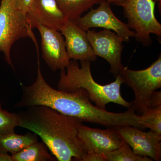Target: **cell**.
<instances>
[{
	"label": "cell",
	"mask_w": 161,
	"mask_h": 161,
	"mask_svg": "<svg viewBox=\"0 0 161 161\" xmlns=\"http://www.w3.org/2000/svg\"><path fill=\"white\" fill-rule=\"evenodd\" d=\"M155 3H158V8L160 13H161V0H153Z\"/></svg>",
	"instance_id": "d4e9b609"
},
{
	"label": "cell",
	"mask_w": 161,
	"mask_h": 161,
	"mask_svg": "<svg viewBox=\"0 0 161 161\" xmlns=\"http://www.w3.org/2000/svg\"><path fill=\"white\" fill-rule=\"evenodd\" d=\"M107 2L110 4H113L114 5L120 6L124 4L127 0H106Z\"/></svg>",
	"instance_id": "cb8c5ba5"
},
{
	"label": "cell",
	"mask_w": 161,
	"mask_h": 161,
	"mask_svg": "<svg viewBox=\"0 0 161 161\" xmlns=\"http://www.w3.org/2000/svg\"><path fill=\"white\" fill-rule=\"evenodd\" d=\"M119 74L124 83L133 90L135 98L132 108L141 115L149 108L150 97L153 92L161 88V55L146 69L133 70L125 67Z\"/></svg>",
	"instance_id": "5b68a950"
},
{
	"label": "cell",
	"mask_w": 161,
	"mask_h": 161,
	"mask_svg": "<svg viewBox=\"0 0 161 161\" xmlns=\"http://www.w3.org/2000/svg\"><path fill=\"white\" fill-rule=\"evenodd\" d=\"M27 16L17 8L15 0H1L0 4V52L14 69L10 52L14 43L21 38H30L37 46L36 40Z\"/></svg>",
	"instance_id": "277c9868"
},
{
	"label": "cell",
	"mask_w": 161,
	"mask_h": 161,
	"mask_svg": "<svg viewBox=\"0 0 161 161\" xmlns=\"http://www.w3.org/2000/svg\"><path fill=\"white\" fill-rule=\"evenodd\" d=\"M15 2L17 8L27 16L30 22L34 11V0H15Z\"/></svg>",
	"instance_id": "ffe728a7"
},
{
	"label": "cell",
	"mask_w": 161,
	"mask_h": 161,
	"mask_svg": "<svg viewBox=\"0 0 161 161\" xmlns=\"http://www.w3.org/2000/svg\"><path fill=\"white\" fill-rule=\"evenodd\" d=\"M81 161H106L104 154L90 153H86Z\"/></svg>",
	"instance_id": "44dd1931"
},
{
	"label": "cell",
	"mask_w": 161,
	"mask_h": 161,
	"mask_svg": "<svg viewBox=\"0 0 161 161\" xmlns=\"http://www.w3.org/2000/svg\"><path fill=\"white\" fill-rule=\"evenodd\" d=\"M19 118L16 112H9L3 109L0 103V135L14 132L18 126Z\"/></svg>",
	"instance_id": "d6986e66"
},
{
	"label": "cell",
	"mask_w": 161,
	"mask_h": 161,
	"mask_svg": "<svg viewBox=\"0 0 161 161\" xmlns=\"http://www.w3.org/2000/svg\"><path fill=\"white\" fill-rule=\"evenodd\" d=\"M69 20L56 0H34V11L31 20L33 28L40 23L60 31Z\"/></svg>",
	"instance_id": "4fadbf2b"
},
{
	"label": "cell",
	"mask_w": 161,
	"mask_h": 161,
	"mask_svg": "<svg viewBox=\"0 0 161 161\" xmlns=\"http://www.w3.org/2000/svg\"><path fill=\"white\" fill-rule=\"evenodd\" d=\"M161 106V92H154L150 97L149 108Z\"/></svg>",
	"instance_id": "7402d4cb"
},
{
	"label": "cell",
	"mask_w": 161,
	"mask_h": 161,
	"mask_svg": "<svg viewBox=\"0 0 161 161\" xmlns=\"http://www.w3.org/2000/svg\"><path fill=\"white\" fill-rule=\"evenodd\" d=\"M106 161H152L147 157L135 154L132 148L126 143L123 142L118 149L105 153Z\"/></svg>",
	"instance_id": "e0dca14e"
},
{
	"label": "cell",
	"mask_w": 161,
	"mask_h": 161,
	"mask_svg": "<svg viewBox=\"0 0 161 161\" xmlns=\"http://www.w3.org/2000/svg\"><path fill=\"white\" fill-rule=\"evenodd\" d=\"M49 150L43 142L31 144L14 155L13 161H53L56 158L49 153Z\"/></svg>",
	"instance_id": "9a60e30c"
},
{
	"label": "cell",
	"mask_w": 161,
	"mask_h": 161,
	"mask_svg": "<svg viewBox=\"0 0 161 161\" xmlns=\"http://www.w3.org/2000/svg\"><path fill=\"white\" fill-rule=\"evenodd\" d=\"M99 4L96 9L91 8L84 16L74 22L86 31L93 27H100L113 31L124 42H128L130 38L135 37V32L130 29L127 23L116 17L110 3L106 0H102Z\"/></svg>",
	"instance_id": "52a82bcc"
},
{
	"label": "cell",
	"mask_w": 161,
	"mask_h": 161,
	"mask_svg": "<svg viewBox=\"0 0 161 161\" xmlns=\"http://www.w3.org/2000/svg\"><path fill=\"white\" fill-rule=\"evenodd\" d=\"M102 0H56L64 14L71 21H75L82 16L85 12L99 4Z\"/></svg>",
	"instance_id": "2e32d148"
},
{
	"label": "cell",
	"mask_w": 161,
	"mask_h": 161,
	"mask_svg": "<svg viewBox=\"0 0 161 161\" xmlns=\"http://www.w3.org/2000/svg\"><path fill=\"white\" fill-rule=\"evenodd\" d=\"M16 112L18 126L31 131L42 139L59 161H81L86 154L78 136L83 122L45 106L26 108Z\"/></svg>",
	"instance_id": "7a4b0ae2"
},
{
	"label": "cell",
	"mask_w": 161,
	"mask_h": 161,
	"mask_svg": "<svg viewBox=\"0 0 161 161\" xmlns=\"http://www.w3.org/2000/svg\"><path fill=\"white\" fill-rule=\"evenodd\" d=\"M116 130L135 154L147 157L153 160H161L160 136L156 135L151 130L146 132L131 125L123 126Z\"/></svg>",
	"instance_id": "30bf717a"
},
{
	"label": "cell",
	"mask_w": 161,
	"mask_h": 161,
	"mask_svg": "<svg viewBox=\"0 0 161 161\" xmlns=\"http://www.w3.org/2000/svg\"><path fill=\"white\" fill-rule=\"evenodd\" d=\"M86 33L95 55L109 64V72L115 77L125 68L121 61L123 40L114 31L106 29L98 32L89 29Z\"/></svg>",
	"instance_id": "ba28073f"
},
{
	"label": "cell",
	"mask_w": 161,
	"mask_h": 161,
	"mask_svg": "<svg viewBox=\"0 0 161 161\" xmlns=\"http://www.w3.org/2000/svg\"><path fill=\"white\" fill-rule=\"evenodd\" d=\"M78 136L86 153L105 154L118 149L124 142L115 129H92L82 124L78 127Z\"/></svg>",
	"instance_id": "8fae6325"
},
{
	"label": "cell",
	"mask_w": 161,
	"mask_h": 161,
	"mask_svg": "<svg viewBox=\"0 0 161 161\" xmlns=\"http://www.w3.org/2000/svg\"><path fill=\"white\" fill-rule=\"evenodd\" d=\"M38 141V136L32 132L19 135L14 132L0 135V153L14 155Z\"/></svg>",
	"instance_id": "5bb4252c"
},
{
	"label": "cell",
	"mask_w": 161,
	"mask_h": 161,
	"mask_svg": "<svg viewBox=\"0 0 161 161\" xmlns=\"http://www.w3.org/2000/svg\"><path fill=\"white\" fill-rule=\"evenodd\" d=\"M0 161H13L11 156L8 153H0Z\"/></svg>",
	"instance_id": "603a6c76"
},
{
	"label": "cell",
	"mask_w": 161,
	"mask_h": 161,
	"mask_svg": "<svg viewBox=\"0 0 161 161\" xmlns=\"http://www.w3.org/2000/svg\"><path fill=\"white\" fill-rule=\"evenodd\" d=\"M22 89V98L14 108L45 106L83 122L97 124L107 128L116 129L131 125L143 129L142 116L132 108L122 113L110 112L92 104L88 93L83 88L72 92L55 89L43 78L40 62H38L37 75L35 82L29 86H23Z\"/></svg>",
	"instance_id": "6da1fadb"
},
{
	"label": "cell",
	"mask_w": 161,
	"mask_h": 161,
	"mask_svg": "<svg viewBox=\"0 0 161 161\" xmlns=\"http://www.w3.org/2000/svg\"><path fill=\"white\" fill-rule=\"evenodd\" d=\"M79 66L77 60L70 61L65 70H60L58 89L62 92H72L78 89L83 88L88 93L91 101L95 106L106 110V105L113 103L130 108L131 103L126 101L121 96V86L124 80L120 74L115 76V81L102 85L94 80L91 71V62L88 60L80 61Z\"/></svg>",
	"instance_id": "3957f363"
},
{
	"label": "cell",
	"mask_w": 161,
	"mask_h": 161,
	"mask_svg": "<svg viewBox=\"0 0 161 161\" xmlns=\"http://www.w3.org/2000/svg\"><path fill=\"white\" fill-rule=\"evenodd\" d=\"M60 32L63 35L69 58L75 60L94 62L97 59L90 44L86 31L69 20Z\"/></svg>",
	"instance_id": "7c38bea8"
},
{
	"label": "cell",
	"mask_w": 161,
	"mask_h": 161,
	"mask_svg": "<svg viewBox=\"0 0 161 161\" xmlns=\"http://www.w3.org/2000/svg\"><path fill=\"white\" fill-rule=\"evenodd\" d=\"M41 36L42 57L53 71L65 70L69 64V58L63 35L57 30L40 23L36 25Z\"/></svg>",
	"instance_id": "9c48e42d"
},
{
	"label": "cell",
	"mask_w": 161,
	"mask_h": 161,
	"mask_svg": "<svg viewBox=\"0 0 161 161\" xmlns=\"http://www.w3.org/2000/svg\"><path fill=\"white\" fill-rule=\"evenodd\" d=\"M155 4L153 0H127L120 6L127 25L135 32L136 40L147 47L152 43L150 35L161 40V24L154 14Z\"/></svg>",
	"instance_id": "8992f818"
},
{
	"label": "cell",
	"mask_w": 161,
	"mask_h": 161,
	"mask_svg": "<svg viewBox=\"0 0 161 161\" xmlns=\"http://www.w3.org/2000/svg\"><path fill=\"white\" fill-rule=\"evenodd\" d=\"M144 128L161 136V106L149 108L141 115Z\"/></svg>",
	"instance_id": "ac0fdd59"
}]
</instances>
